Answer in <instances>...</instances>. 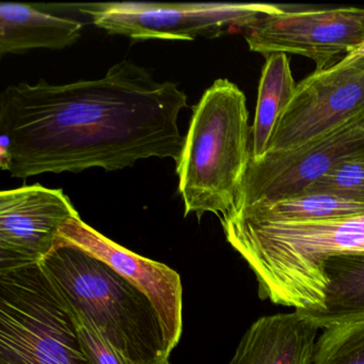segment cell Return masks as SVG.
Masks as SVG:
<instances>
[{
	"label": "cell",
	"mask_w": 364,
	"mask_h": 364,
	"mask_svg": "<svg viewBox=\"0 0 364 364\" xmlns=\"http://www.w3.org/2000/svg\"><path fill=\"white\" fill-rule=\"evenodd\" d=\"M304 195H328L364 204V153L334 167L311 184Z\"/></svg>",
	"instance_id": "obj_18"
},
{
	"label": "cell",
	"mask_w": 364,
	"mask_h": 364,
	"mask_svg": "<svg viewBox=\"0 0 364 364\" xmlns=\"http://www.w3.org/2000/svg\"><path fill=\"white\" fill-rule=\"evenodd\" d=\"M296 88L287 55H270L259 80L249 159L257 161L267 154L281 117L293 100Z\"/></svg>",
	"instance_id": "obj_15"
},
{
	"label": "cell",
	"mask_w": 364,
	"mask_h": 364,
	"mask_svg": "<svg viewBox=\"0 0 364 364\" xmlns=\"http://www.w3.org/2000/svg\"><path fill=\"white\" fill-rule=\"evenodd\" d=\"M250 50L266 58L295 54L314 61L317 71L364 46V9L336 8L282 11L259 18L245 31Z\"/></svg>",
	"instance_id": "obj_9"
},
{
	"label": "cell",
	"mask_w": 364,
	"mask_h": 364,
	"mask_svg": "<svg viewBox=\"0 0 364 364\" xmlns=\"http://www.w3.org/2000/svg\"><path fill=\"white\" fill-rule=\"evenodd\" d=\"M68 306L134 364L169 359L163 326L148 297L101 259L57 240L41 263Z\"/></svg>",
	"instance_id": "obj_3"
},
{
	"label": "cell",
	"mask_w": 364,
	"mask_h": 364,
	"mask_svg": "<svg viewBox=\"0 0 364 364\" xmlns=\"http://www.w3.org/2000/svg\"><path fill=\"white\" fill-rule=\"evenodd\" d=\"M161 364H171L170 363L169 359L165 360V361L161 362Z\"/></svg>",
	"instance_id": "obj_21"
},
{
	"label": "cell",
	"mask_w": 364,
	"mask_h": 364,
	"mask_svg": "<svg viewBox=\"0 0 364 364\" xmlns=\"http://www.w3.org/2000/svg\"><path fill=\"white\" fill-rule=\"evenodd\" d=\"M318 330L297 311L259 317L229 364H313Z\"/></svg>",
	"instance_id": "obj_12"
},
{
	"label": "cell",
	"mask_w": 364,
	"mask_h": 364,
	"mask_svg": "<svg viewBox=\"0 0 364 364\" xmlns=\"http://www.w3.org/2000/svg\"><path fill=\"white\" fill-rule=\"evenodd\" d=\"M364 112V54H353L297 85L267 153L298 148Z\"/></svg>",
	"instance_id": "obj_8"
},
{
	"label": "cell",
	"mask_w": 364,
	"mask_h": 364,
	"mask_svg": "<svg viewBox=\"0 0 364 364\" xmlns=\"http://www.w3.org/2000/svg\"><path fill=\"white\" fill-rule=\"evenodd\" d=\"M71 311L73 313L74 321L77 330L78 340L82 345V350L85 351L91 363L134 364L116 347L112 346L88 319L85 318L72 309Z\"/></svg>",
	"instance_id": "obj_19"
},
{
	"label": "cell",
	"mask_w": 364,
	"mask_h": 364,
	"mask_svg": "<svg viewBox=\"0 0 364 364\" xmlns=\"http://www.w3.org/2000/svg\"><path fill=\"white\" fill-rule=\"evenodd\" d=\"M364 153V112L298 148L249 159L232 208L299 197L343 161ZM231 208V210H232Z\"/></svg>",
	"instance_id": "obj_7"
},
{
	"label": "cell",
	"mask_w": 364,
	"mask_h": 364,
	"mask_svg": "<svg viewBox=\"0 0 364 364\" xmlns=\"http://www.w3.org/2000/svg\"><path fill=\"white\" fill-rule=\"evenodd\" d=\"M362 214L364 204L328 195H304L272 204L232 208L225 215L250 223L277 225L314 223Z\"/></svg>",
	"instance_id": "obj_16"
},
{
	"label": "cell",
	"mask_w": 364,
	"mask_h": 364,
	"mask_svg": "<svg viewBox=\"0 0 364 364\" xmlns=\"http://www.w3.org/2000/svg\"><path fill=\"white\" fill-rule=\"evenodd\" d=\"M58 240L101 259L137 287L152 302L163 326L168 353L180 342L183 289L180 274L165 264L136 255L82 220L80 215L63 225Z\"/></svg>",
	"instance_id": "obj_11"
},
{
	"label": "cell",
	"mask_w": 364,
	"mask_h": 364,
	"mask_svg": "<svg viewBox=\"0 0 364 364\" xmlns=\"http://www.w3.org/2000/svg\"><path fill=\"white\" fill-rule=\"evenodd\" d=\"M97 28L134 40H180L221 37L246 31L270 14L284 10L270 4L101 3L75 5Z\"/></svg>",
	"instance_id": "obj_6"
},
{
	"label": "cell",
	"mask_w": 364,
	"mask_h": 364,
	"mask_svg": "<svg viewBox=\"0 0 364 364\" xmlns=\"http://www.w3.org/2000/svg\"><path fill=\"white\" fill-rule=\"evenodd\" d=\"M228 242L248 264L261 299L296 311L323 306V265L330 257L364 253V214L304 223H250L223 216Z\"/></svg>",
	"instance_id": "obj_2"
},
{
	"label": "cell",
	"mask_w": 364,
	"mask_h": 364,
	"mask_svg": "<svg viewBox=\"0 0 364 364\" xmlns=\"http://www.w3.org/2000/svg\"><path fill=\"white\" fill-rule=\"evenodd\" d=\"M188 106L178 85L157 82L132 61L104 77L67 85L21 82L0 97V165L11 176L116 171L140 159L178 161Z\"/></svg>",
	"instance_id": "obj_1"
},
{
	"label": "cell",
	"mask_w": 364,
	"mask_h": 364,
	"mask_svg": "<svg viewBox=\"0 0 364 364\" xmlns=\"http://www.w3.org/2000/svg\"><path fill=\"white\" fill-rule=\"evenodd\" d=\"M248 121L244 92L223 78L193 107L176 161L185 216L225 215L233 208L250 157Z\"/></svg>",
	"instance_id": "obj_4"
},
{
	"label": "cell",
	"mask_w": 364,
	"mask_h": 364,
	"mask_svg": "<svg viewBox=\"0 0 364 364\" xmlns=\"http://www.w3.org/2000/svg\"><path fill=\"white\" fill-rule=\"evenodd\" d=\"M323 308L297 312L321 330L364 321V253L330 257L323 265Z\"/></svg>",
	"instance_id": "obj_14"
},
{
	"label": "cell",
	"mask_w": 364,
	"mask_h": 364,
	"mask_svg": "<svg viewBox=\"0 0 364 364\" xmlns=\"http://www.w3.org/2000/svg\"><path fill=\"white\" fill-rule=\"evenodd\" d=\"M0 364H92L41 264L0 270Z\"/></svg>",
	"instance_id": "obj_5"
},
{
	"label": "cell",
	"mask_w": 364,
	"mask_h": 364,
	"mask_svg": "<svg viewBox=\"0 0 364 364\" xmlns=\"http://www.w3.org/2000/svg\"><path fill=\"white\" fill-rule=\"evenodd\" d=\"M78 212L63 189L27 185L0 193V270L41 264Z\"/></svg>",
	"instance_id": "obj_10"
},
{
	"label": "cell",
	"mask_w": 364,
	"mask_h": 364,
	"mask_svg": "<svg viewBox=\"0 0 364 364\" xmlns=\"http://www.w3.org/2000/svg\"><path fill=\"white\" fill-rule=\"evenodd\" d=\"M33 4H0V55L22 54L36 48L59 50L82 37L84 23L55 14Z\"/></svg>",
	"instance_id": "obj_13"
},
{
	"label": "cell",
	"mask_w": 364,
	"mask_h": 364,
	"mask_svg": "<svg viewBox=\"0 0 364 364\" xmlns=\"http://www.w3.org/2000/svg\"><path fill=\"white\" fill-rule=\"evenodd\" d=\"M313 364H364V321L323 329Z\"/></svg>",
	"instance_id": "obj_17"
},
{
	"label": "cell",
	"mask_w": 364,
	"mask_h": 364,
	"mask_svg": "<svg viewBox=\"0 0 364 364\" xmlns=\"http://www.w3.org/2000/svg\"><path fill=\"white\" fill-rule=\"evenodd\" d=\"M353 54H364V46L363 48H360L359 50H357V52L353 53ZM353 55V54H350Z\"/></svg>",
	"instance_id": "obj_20"
}]
</instances>
